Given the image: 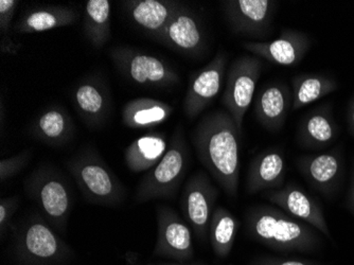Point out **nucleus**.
<instances>
[{"label":"nucleus","mask_w":354,"mask_h":265,"mask_svg":"<svg viewBox=\"0 0 354 265\" xmlns=\"http://www.w3.org/2000/svg\"><path fill=\"white\" fill-rule=\"evenodd\" d=\"M19 3V1L17 0H1L0 1V31L3 33V39L9 37L11 24Z\"/></svg>","instance_id":"nucleus-31"},{"label":"nucleus","mask_w":354,"mask_h":265,"mask_svg":"<svg viewBox=\"0 0 354 265\" xmlns=\"http://www.w3.org/2000/svg\"><path fill=\"white\" fill-rule=\"evenodd\" d=\"M182 3L172 0H132L124 6L133 21L152 37L158 35Z\"/></svg>","instance_id":"nucleus-22"},{"label":"nucleus","mask_w":354,"mask_h":265,"mask_svg":"<svg viewBox=\"0 0 354 265\" xmlns=\"http://www.w3.org/2000/svg\"><path fill=\"white\" fill-rule=\"evenodd\" d=\"M157 240L153 256L185 263L194 257L192 229L180 214L166 205L156 208Z\"/></svg>","instance_id":"nucleus-10"},{"label":"nucleus","mask_w":354,"mask_h":265,"mask_svg":"<svg viewBox=\"0 0 354 265\" xmlns=\"http://www.w3.org/2000/svg\"><path fill=\"white\" fill-rule=\"evenodd\" d=\"M73 103L77 113L89 127H99L109 115L111 101L106 87L99 80L85 79L73 91Z\"/></svg>","instance_id":"nucleus-20"},{"label":"nucleus","mask_w":354,"mask_h":265,"mask_svg":"<svg viewBox=\"0 0 354 265\" xmlns=\"http://www.w3.org/2000/svg\"><path fill=\"white\" fill-rule=\"evenodd\" d=\"M188 145L180 125L175 129L168 150L141 179L135 200L138 204L155 200H174L189 168Z\"/></svg>","instance_id":"nucleus-4"},{"label":"nucleus","mask_w":354,"mask_h":265,"mask_svg":"<svg viewBox=\"0 0 354 265\" xmlns=\"http://www.w3.org/2000/svg\"><path fill=\"white\" fill-rule=\"evenodd\" d=\"M79 19L77 10L65 6H41L27 10L13 26L15 33H39L73 25Z\"/></svg>","instance_id":"nucleus-21"},{"label":"nucleus","mask_w":354,"mask_h":265,"mask_svg":"<svg viewBox=\"0 0 354 265\" xmlns=\"http://www.w3.org/2000/svg\"><path fill=\"white\" fill-rule=\"evenodd\" d=\"M32 135L51 147L68 143L75 135V125L67 111L59 105L48 107L33 123Z\"/></svg>","instance_id":"nucleus-23"},{"label":"nucleus","mask_w":354,"mask_h":265,"mask_svg":"<svg viewBox=\"0 0 354 265\" xmlns=\"http://www.w3.org/2000/svg\"><path fill=\"white\" fill-rule=\"evenodd\" d=\"M148 265H207L205 263L196 262L191 263V264H185V263H164V264H148Z\"/></svg>","instance_id":"nucleus-36"},{"label":"nucleus","mask_w":354,"mask_h":265,"mask_svg":"<svg viewBox=\"0 0 354 265\" xmlns=\"http://www.w3.org/2000/svg\"><path fill=\"white\" fill-rule=\"evenodd\" d=\"M153 39L172 51L189 55H198L205 43L200 19L183 3L165 29Z\"/></svg>","instance_id":"nucleus-16"},{"label":"nucleus","mask_w":354,"mask_h":265,"mask_svg":"<svg viewBox=\"0 0 354 265\" xmlns=\"http://www.w3.org/2000/svg\"><path fill=\"white\" fill-rule=\"evenodd\" d=\"M298 171L317 192L332 200L343 185L345 161L342 147L329 152L304 155L296 161Z\"/></svg>","instance_id":"nucleus-11"},{"label":"nucleus","mask_w":354,"mask_h":265,"mask_svg":"<svg viewBox=\"0 0 354 265\" xmlns=\"http://www.w3.org/2000/svg\"><path fill=\"white\" fill-rule=\"evenodd\" d=\"M111 8L109 0H88L85 3L83 30L95 49L104 47L111 39Z\"/></svg>","instance_id":"nucleus-28"},{"label":"nucleus","mask_w":354,"mask_h":265,"mask_svg":"<svg viewBox=\"0 0 354 265\" xmlns=\"http://www.w3.org/2000/svg\"><path fill=\"white\" fill-rule=\"evenodd\" d=\"M227 55L218 53L204 68L193 73L185 95L184 113L189 119L200 115L220 93Z\"/></svg>","instance_id":"nucleus-13"},{"label":"nucleus","mask_w":354,"mask_h":265,"mask_svg":"<svg viewBox=\"0 0 354 265\" xmlns=\"http://www.w3.org/2000/svg\"><path fill=\"white\" fill-rule=\"evenodd\" d=\"M347 123L348 129L352 137H354V95L348 103L347 109Z\"/></svg>","instance_id":"nucleus-35"},{"label":"nucleus","mask_w":354,"mask_h":265,"mask_svg":"<svg viewBox=\"0 0 354 265\" xmlns=\"http://www.w3.org/2000/svg\"><path fill=\"white\" fill-rule=\"evenodd\" d=\"M262 197L288 215L307 223L332 240L323 207L301 187L288 183L281 189L266 191Z\"/></svg>","instance_id":"nucleus-12"},{"label":"nucleus","mask_w":354,"mask_h":265,"mask_svg":"<svg viewBox=\"0 0 354 265\" xmlns=\"http://www.w3.org/2000/svg\"><path fill=\"white\" fill-rule=\"evenodd\" d=\"M252 265H263V264H262V263H260L259 260H256V261H254V263H252Z\"/></svg>","instance_id":"nucleus-37"},{"label":"nucleus","mask_w":354,"mask_h":265,"mask_svg":"<svg viewBox=\"0 0 354 265\" xmlns=\"http://www.w3.org/2000/svg\"><path fill=\"white\" fill-rule=\"evenodd\" d=\"M341 134L334 119L331 104L315 107L304 116L298 125L297 143L306 150H325L335 143Z\"/></svg>","instance_id":"nucleus-17"},{"label":"nucleus","mask_w":354,"mask_h":265,"mask_svg":"<svg viewBox=\"0 0 354 265\" xmlns=\"http://www.w3.org/2000/svg\"><path fill=\"white\" fill-rule=\"evenodd\" d=\"M31 157V151L27 150L8 157V158L1 159L0 161V181L6 183L12 177L21 173L27 167Z\"/></svg>","instance_id":"nucleus-29"},{"label":"nucleus","mask_w":354,"mask_h":265,"mask_svg":"<svg viewBox=\"0 0 354 265\" xmlns=\"http://www.w3.org/2000/svg\"><path fill=\"white\" fill-rule=\"evenodd\" d=\"M26 191L37 203L48 224L57 232L65 234L73 201L64 177L51 167L41 165L28 177Z\"/></svg>","instance_id":"nucleus-6"},{"label":"nucleus","mask_w":354,"mask_h":265,"mask_svg":"<svg viewBox=\"0 0 354 265\" xmlns=\"http://www.w3.org/2000/svg\"><path fill=\"white\" fill-rule=\"evenodd\" d=\"M261 69V60L254 55L238 57L228 69L222 102L234 118L240 134L243 131L244 117L254 99Z\"/></svg>","instance_id":"nucleus-7"},{"label":"nucleus","mask_w":354,"mask_h":265,"mask_svg":"<svg viewBox=\"0 0 354 265\" xmlns=\"http://www.w3.org/2000/svg\"><path fill=\"white\" fill-rule=\"evenodd\" d=\"M239 221L228 209L216 207L209 225L208 238L212 250L218 258L230 256L238 234Z\"/></svg>","instance_id":"nucleus-27"},{"label":"nucleus","mask_w":354,"mask_h":265,"mask_svg":"<svg viewBox=\"0 0 354 265\" xmlns=\"http://www.w3.org/2000/svg\"><path fill=\"white\" fill-rule=\"evenodd\" d=\"M248 236L282 253H315L323 241L315 228L270 205L252 206L245 213Z\"/></svg>","instance_id":"nucleus-2"},{"label":"nucleus","mask_w":354,"mask_h":265,"mask_svg":"<svg viewBox=\"0 0 354 265\" xmlns=\"http://www.w3.org/2000/svg\"><path fill=\"white\" fill-rule=\"evenodd\" d=\"M21 49V45H16L10 37L1 39V53L6 55H16Z\"/></svg>","instance_id":"nucleus-33"},{"label":"nucleus","mask_w":354,"mask_h":265,"mask_svg":"<svg viewBox=\"0 0 354 265\" xmlns=\"http://www.w3.org/2000/svg\"><path fill=\"white\" fill-rule=\"evenodd\" d=\"M241 136L227 111L207 113L191 133L201 163L232 200L238 197L240 183Z\"/></svg>","instance_id":"nucleus-1"},{"label":"nucleus","mask_w":354,"mask_h":265,"mask_svg":"<svg viewBox=\"0 0 354 265\" xmlns=\"http://www.w3.org/2000/svg\"><path fill=\"white\" fill-rule=\"evenodd\" d=\"M13 229L12 253L19 265H66L75 257L44 218L33 215Z\"/></svg>","instance_id":"nucleus-3"},{"label":"nucleus","mask_w":354,"mask_h":265,"mask_svg":"<svg viewBox=\"0 0 354 265\" xmlns=\"http://www.w3.org/2000/svg\"><path fill=\"white\" fill-rule=\"evenodd\" d=\"M172 113V107L168 103L151 98H137L125 103L122 121L130 129H148L168 120Z\"/></svg>","instance_id":"nucleus-25"},{"label":"nucleus","mask_w":354,"mask_h":265,"mask_svg":"<svg viewBox=\"0 0 354 265\" xmlns=\"http://www.w3.org/2000/svg\"><path fill=\"white\" fill-rule=\"evenodd\" d=\"M66 167L89 203L105 207L122 204L127 197L124 186L95 150L81 151L67 161Z\"/></svg>","instance_id":"nucleus-5"},{"label":"nucleus","mask_w":354,"mask_h":265,"mask_svg":"<svg viewBox=\"0 0 354 265\" xmlns=\"http://www.w3.org/2000/svg\"><path fill=\"white\" fill-rule=\"evenodd\" d=\"M19 206V197H3L0 200V234L1 236L14 228L12 218Z\"/></svg>","instance_id":"nucleus-30"},{"label":"nucleus","mask_w":354,"mask_h":265,"mask_svg":"<svg viewBox=\"0 0 354 265\" xmlns=\"http://www.w3.org/2000/svg\"><path fill=\"white\" fill-rule=\"evenodd\" d=\"M169 143L162 133L152 131L133 141L124 151V163L131 172H148L160 161Z\"/></svg>","instance_id":"nucleus-24"},{"label":"nucleus","mask_w":354,"mask_h":265,"mask_svg":"<svg viewBox=\"0 0 354 265\" xmlns=\"http://www.w3.org/2000/svg\"><path fill=\"white\" fill-rule=\"evenodd\" d=\"M291 89L283 83H272L259 91L254 102L257 120L268 131H278L283 127L292 109Z\"/></svg>","instance_id":"nucleus-19"},{"label":"nucleus","mask_w":354,"mask_h":265,"mask_svg":"<svg viewBox=\"0 0 354 265\" xmlns=\"http://www.w3.org/2000/svg\"><path fill=\"white\" fill-rule=\"evenodd\" d=\"M115 66L136 84L151 87H170L180 83V75L167 62L132 48L118 47L111 51Z\"/></svg>","instance_id":"nucleus-8"},{"label":"nucleus","mask_w":354,"mask_h":265,"mask_svg":"<svg viewBox=\"0 0 354 265\" xmlns=\"http://www.w3.org/2000/svg\"><path fill=\"white\" fill-rule=\"evenodd\" d=\"M218 197V189L203 171L191 175L183 188L180 197L183 215L200 242H205L208 238L209 225Z\"/></svg>","instance_id":"nucleus-9"},{"label":"nucleus","mask_w":354,"mask_h":265,"mask_svg":"<svg viewBox=\"0 0 354 265\" xmlns=\"http://www.w3.org/2000/svg\"><path fill=\"white\" fill-rule=\"evenodd\" d=\"M275 6L270 0H228L223 3V9L234 33L263 37L272 24Z\"/></svg>","instance_id":"nucleus-14"},{"label":"nucleus","mask_w":354,"mask_h":265,"mask_svg":"<svg viewBox=\"0 0 354 265\" xmlns=\"http://www.w3.org/2000/svg\"><path fill=\"white\" fill-rule=\"evenodd\" d=\"M258 260L263 265H320L316 262H311V261L290 260V259L276 258V257L258 259Z\"/></svg>","instance_id":"nucleus-32"},{"label":"nucleus","mask_w":354,"mask_h":265,"mask_svg":"<svg viewBox=\"0 0 354 265\" xmlns=\"http://www.w3.org/2000/svg\"><path fill=\"white\" fill-rule=\"evenodd\" d=\"M339 89V82L322 73H304L292 79V109L298 111Z\"/></svg>","instance_id":"nucleus-26"},{"label":"nucleus","mask_w":354,"mask_h":265,"mask_svg":"<svg viewBox=\"0 0 354 265\" xmlns=\"http://www.w3.org/2000/svg\"><path fill=\"white\" fill-rule=\"evenodd\" d=\"M311 39L304 32L283 29L279 37L270 42H245L242 47L254 57H262L280 66H295L302 61L310 48Z\"/></svg>","instance_id":"nucleus-15"},{"label":"nucleus","mask_w":354,"mask_h":265,"mask_svg":"<svg viewBox=\"0 0 354 265\" xmlns=\"http://www.w3.org/2000/svg\"><path fill=\"white\" fill-rule=\"evenodd\" d=\"M346 207L354 215V161L353 165H352L351 179H350L349 191H348Z\"/></svg>","instance_id":"nucleus-34"},{"label":"nucleus","mask_w":354,"mask_h":265,"mask_svg":"<svg viewBox=\"0 0 354 265\" xmlns=\"http://www.w3.org/2000/svg\"><path fill=\"white\" fill-rule=\"evenodd\" d=\"M286 163L283 153L278 147H270L257 155L248 168L246 191L257 194L262 191L281 189L286 181Z\"/></svg>","instance_id":"nucleus-18"}]
</instances>
